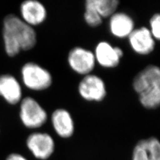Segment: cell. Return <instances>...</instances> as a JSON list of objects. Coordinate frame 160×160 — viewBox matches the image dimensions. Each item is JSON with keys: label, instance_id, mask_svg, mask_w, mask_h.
I'll return each mask as SVG.
<instances>
[{"label": "cell", "instance_id": "1", "mask_svg": "<svg viewBox=\"0 0 160 160\" xmlns=\"http://www.w3.org/2000/svg\"><path fill=\"white\" fill-rule=\"evenodd\" d=\"M2 35L5 51L11 57L16 56L21 51L33 49L37 43L33 28L12 14L4 20Z\"/></svg>", "mask_w": 160, "mask_h": 160}, {"label": "cell", "instance_id": "2", "mask_svg": "<svg viewBox=\"0 0 160 160\" xmlns=\"http://www.w3.org/2000/svg\"><path fill=\"white\" fill-rule=\"evenodd\" d=\"M21 75L24 86L33 91L45 90L52 84L51 73L47 69L33 62H27L23 65Z\"/></svg>", "mask_w": 160, "mask_h": 160}, {"label": "cell", "instance_id": "3", "mask_svg": "<svg viewBox=\"0 0 160 160\" xmlns=\"http://www.w3.org/2000/svg\"><path fill=\"white\" fill-rule=\"evenodd\" d=\"M20 118L23 125L29 129H37L45 124L48 116L36 100L26 97L20 102Z\"/></svg>", "mask_w": 160, "mask_h": 160}, {"label": "cell", "instance_id": "4", "mask_svg": "<svg viewBox=\"0 0 160 160\" xmlns=\"http://www.w3.org/2000/svg\"><path fill=\"white\" fill-rule=\"evenodd\" d=\"M78 92L80 96L88 102H102L107 95L104 80L98 75L92 74L84 76L78 86Z\"/></svg>", "mask_w": 160, "mask_h": 160}, {"label": "cell", "instance_id": "5", "mask_svg": "<svg viewBox=\"0 0 160 160\" xmlns=\"http://www.w3.org/2000/svg\"><path fill=\"white\" fill-rule=\"evenodd\" d=\"M67 61L73 71L84 76L92 74L96 63L94 52L81 46H76L69 51Z\"/></svg>", "mask_w": 160, "mask_h": 160}, {"label": "cell", "instance_id": "6", "mask_svg": "<svg viewBox=\"0 0 160 160\" xmlns=\"http://www.w3.org/2000/svg\"><path fill=\"white\" fill-rule=\"evenodd\" d=\"M134 91L138 95L160 90V69L149 65L135 77L132 82Z\"/></svg>", "mask_w": 160, "mask_h": 160}, {"label": "cell", "instance_id": "7", "mask_svg": "<svg viewBox=\"0 0 160 160\" xmlns=\"http://www.w3.org/2000/svg\"><path fill=\"white\" fill-rule=\"evenodd\" d=\"M26 145L34 157L41 160L48 159L55 150V141L45 132H34L27 138Z\"/></svg>", "mask_w": 160, "mask_h": 160}, {"label": "cell", "instance_id": "8", "mask_svg": "<svg viewBox=\"0 0 160 160\" xmlns=\"http://www.w3.org/2000/svg\"><path fill=\"white\" fill-rule=\"evenodd\" d=\"M96 63L105 68L117 67L123 57V51L118 46L112 45L109 42H99L94 52Z\"/></svg>", "mask_w": 160, "mask_h": 160}, {"label": "cell", "instance_id": "9", "mask_svg": "<svg viewBox=\"0 0 160 160\" xmlns=\"http://www.w3.org/2000/svg\"><path fill=\"white\" fill-rule=\"evenodd\" d=\"M128 39L133 51L139 55H148L154 50L155 40L147 27L135 28Z\"/></svg>", "mask_w": 160, "mask_h": 160}, {"label": "cell", "instance_id": "10", "mask_svg": "<svg viewBox=\"0 0 160 160\" xmlns=\"http://www.w3.org/2000/svg\"><path fill=\"white\" fill-rule=\"evenodd\" d=\"M21 19L29 26L33 27L43 23L48 16L45 6L37 0H26L20 5Z\"/></svg>", "mask_w": 160, "mask_h": 160}, {"label": "cell", "instance_id": "11", "mask_svg": "<svg viewBox=\"0 0 160 160\" xmlns=\"http://www.w3.org/2000/svg\"><path fill=\"white\" fill-rule=\"evenodd\" d=\"M109 18V30L115 38L119 39L128 38L135 29L133 19L126 12H116Z\"/></svg>", "mask_w": 160, "mask_h": 160}, {"label": "cell", "instance_id": "12", "mask_svg": "<svg viewBox=\"0 0 160 160\" xmlns=\"http://www.w3.org/2000/svg\"><path fill=\"white\" fill-rule=\"evenodd\" d=\"M51 122L54 131L60 137L69 138L74 133V122L67 109L55 110L52 114Z\"/></svg>", "mask_w": 160, "mask_h": 160}, {"label": "cell", "instance_id": "13", "mask_svg": "<svg viewBox=\"0 0 160 160\" xmlns=\"http://www.w3.org/2000/svg\"><path fill=\"white\" fill-rule=\"evenodd\" d=\"M0 96L10 104H16L22 100V89L17 79L12 75H0Z\"/></svg>", "mask_w": 160, "mask_h": 160}, {"label": "cell", "instance_id": "14", "mask_svg": "<svg viewBox=\"0 0 160 160\" xmlns=\"http://www.w3.org/2000/svg\"><path fill=\"white\" fill-rule=\"evenodd\" d=\"M132 160H160V142L155 137L138 142L132 153Z\"/></svg>", "mask_w": 160, "mask_h": 160}, {"label": "cell", "instance_id": "15", "mask_svg": "<svg viewBox=\"0 0 160 160\" xmlns=\"http://www.w3.org/2000/svg\"><path fill=\"white\" fill-rule=\"evenodd\" d=\"M90 4L102 18L112 16L119 6L118 0H89Z\"/></svg>", "mask_w": 160, "mask_h": 160}, {"label": "cell", "instance_id": "16", "mask_svg": "<svg viewBox=\"0 0 160 160\" xmlns=\"http://www.w3.org/2000/svg\"><path fill=\"white\" fill-rule=\"evenodd\" d=\"M84 18L85 22L92 28H97L102 23L103 18L92 6L89 0H87L85 2Z\"/></svg>", "mask_w": 160, "mask_h": 160}, {"label": "cell", "instance_id": "17", "mask_svg": "<svg viewBox=\"0 0 160 160\" xmlns=\"http://www.w3.org/2000/svg\"><path fill=\"white\" fill-rule=\"evenodd\" d=\"M149 30L155 40L160 39V14L155 13L149 20Z\"/></svg>", "mask_w": 160, "mask_h": 160}, {"label": "cell", "instance_id": "18", "mask_svg": "<svg viewBox=\"0 0 160 160\" xmlns=\"http://www.w3.org/2000/svg\"><path fill=\"white\" fill-rule=\"evenodd\" d=\"M6 160H28L22 155L17 153H12L9 155Z\"/></svg>", "mask_w": 160, "mask_h": 160}]
</instances>
